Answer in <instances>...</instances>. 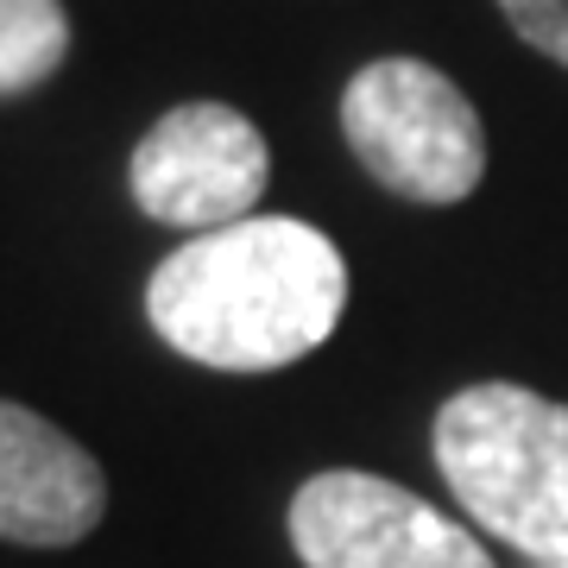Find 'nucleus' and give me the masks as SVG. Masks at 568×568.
I'll list each match as a JSON object with an SVG mask.
<instances>
[{"label": "nucleus", "mask_w": 568, "mask_h": 568, "mask_svg": "<svg viewBox=\"0 0 568 568\" xmlns=\"http://www.w3.org/2000/svg\"><path fill=\"white\" fill-rule=\"evenodd\" d=\"M347 260L297 215H246L190 234L145 278V316L183 361L215 373H278L342 328Z\"/></svg>", "instance_id": "nucleus-1"}, {"label": "nucleus", "mask_w": 568, "mask_h": 568, "mask_svg": "<svg viewBox=\"0 0 568 568\" xmlns=\"http://www.w3.org/2000/svg\"><path fill=\"white\" fill-rule=\"evenodd\" d=\"M436 467L474 525L530 562H568V405L511 379L436 410Z\"/></svg>", "instance_id": "nucleus-2"}, {"label": "nucleus", "mask_w": 568, "mask_h": 568, "mask_svg": "<svg viewBox=\"0 0 568 568\" xmlns=\"http://www.w3.org/2000/svg\"><path fill=\"white\" fill-rule=\"evenodd\" d=\"M347 152L379 190L424 209L467 203L487 178V126L424 58H373L342 89Z\"/></svg>", "instance_id": "nucleus-3"}, {"label": "nucleus", "mask_w": 568, "mask_h": 568, "mask_svg": "<svg viewBox=\"0 0 568 568\" xmlns=\"http://www.w3.org/2000/svg\"><path fill=\"white\" fill-rule=\"evenodd\" d=\"M126 183L152 222L178 227V234H215V227L260 215V196L272 183V152L241 108L183 102L140 133Z\"/></svg>", "instance_id": "nucleus-4"}, {"label": "nucleus", "mask_w": 568, "mask_h": 568, "mask_svg": "<svg viewBox=\"0 0 568 568\" xmlns=\"http://www.w3.org/2000/svg\"><path fill=\"white\" fill-rule=\"evenodd\" d=\"M291 544L304 568H493L467 525L361 467H328L297 487Z\"/></svg>", "instance_id": "nucleus-5"}, {"label": "nucleus", "mask_w": 568, "mask_h": 568, "mask_svg": "<svg viewBox=\"0 0 568 568\" xmlns=\"http://www.w3.org/2000/svg\"><path fill=\"white\" fill-rule=\"evenodd\" d=\"M108 518L102 462L44 424L39 410L0 398V544L70 549Z\"/></svg>", "instance_id": "nucleus-6"}, {"label": "nucleus", "mask_w": 568, "mask_h": 568, "mask_svg": "<svg viewBox=\"0 0 568 568\" xmlns=\"http://www.w3.org/2000/svg\"><path fill=\"white\" fill-rule=\"evenodd\" d=\"M70 58L63 0H0V95H26L51 82Z\"/></svg>", "instance_id": "nucleus-7"}, {"label": "nucleus", "mask_w": 568, "mask_h": 568, "mask_svg": "<svg viewBox=\"0 0 568 568\" xmlns=\"http://www.w3.org/2000/svg\"><path fill=\"white\" fill-rule=\"evenodd\" d=\"M499 13L530 51H544L549 63L568 70V0H499Z\"/></svg>", "instance_id": "nucleus-8"}, {"label": "nucleus", "mask_w": 568, "mask_h": 568, "mask_svg": "<svg viewBox=\"0 0 568 568\" xmlns=\"http://www.w3.org/2000/svg\"><path fill=\"white\" fill-rule=\"evenodd\" d=\"M544 568H568V562H544Z\"/></svg>", "instance_id": "nucleus-9"}]
</instances>
